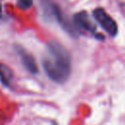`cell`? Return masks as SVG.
<instances>
[{
	"label": "cell",
	"instance_id": "obj_1",
	"mask_svg": "<svg viewBox=\"0 0 125 125\" xmlns=\"http://www.w3.org/2000/svg\"><path fill=\"white\" fill-rule=\"evenodd\" d=\"M42 66L50 80L58 84H63L71 73L70 55L62 44L51 41L47 44L43 54Z\"/></svg>",
	"mask_w": 125,
	"mask_h": 125
},
{
	"label": "cell",
	"instance_id": "obj_2",
	"mask_svg": "<svg viewBox=\"0 0 125 125\" xmlns=\"http://www.w3.org/2000/svg\"><path fill=\"white\" fill-rule=\"evenodd\" d=\"M41 4H42V8H43V13L45 14L46 17L51 18V19H54L67 32H69L70 34L74 35L75 29L66 21V20L63 17L62 12L61 11L60 7L56 3H54V2H52L50 0H42V3Z\"/></svg>",
	"mask_w": 125,
	"mask_h": 125
},
{
	"label": "cell",
	"instance_id": "obj_7",
	"mask_svg": "<svg viewBox=\"0 0 125 125\" xmlns=\"http://www.w3.org/2000/svg\"><path fill=\"white\" fill-rule=\"evenodd\" d=\"M32 3H33V0H18L17 1L18 7L21 8V10H27L32 6Z\"/></svg>",
	"mask_w": 125,
	"mask_h": 125
},
{
	"label": "cell",
	"instance_id": "obj_4",
	"mask_svg": "<svg viewBox=\"0 0 125 125\" xmlns=\"http://www.w3.org/2000/svg\"><path fill=\"white\" fill-rule=\"evenodd\" d=\"M15 50L17 51L18 55L20 56L21 63L24 66V68L31 74H37L39 72V68H38V65H37V62H36L34 57L31 54H29L28 52H26L21 46H15Z\"/></svg>",
	"mask_w": 125,
	"mask_h": 125
},
{
	"label": "cell",
	"instance_id": "obj_6",
	"mask_svg": "<svg viewBox=\"0 0 125 125\" xmlns=\"http://www.w3.org/2000/svg\"><path fill=\"white\" fill-rule=\"evenodd\" d=\"M13 79V71L7 64L0 62V81L1 83L6 86L10 87L11 81Z\"/></svg>",
	"mask_w": 125,
	"mask_h": 125
},
{
	"label": "cell",
	"instance_id": "obj_8",
	"mask_svg": "<svg viewBox=\"0 0 125 125\" xmlns=\"http://www.w3.org/2000/svg\"><path fill=\"white\" fill-rule=\"evenodd\" d=\"M1 15H2V6L0 4V18H1Z\"/></svg>",
	"mask_w": 125,
	"mask_h": 125
},
{
	"label": "cell",
	"instance_id": "obj_3",
	"mask_svg": "<svg viewBox=\"0 0 125 125\" xmlns=\"http://www.w3.org/2000/svg\"><path fill=\"white\" fill-rule=\"evenodd\" d=\"M93 17L96 21L102 26V28L110 36H115L118 32V26L116 21L103 9L97 8L93 11Z\"/></svg>",
	"mask_w": 125,
	"mask_h": 125
},
{
	"label": "cell",
	"instance_id": "obj_5",
	"mask_svg": "<svg viewBox=\"0 0 125 125\" xmlns=\"http://www.w3.org/2000/svg\"><path fill=\"white\" fill-rule=\"evenodd\" d=\"M73 21H74V24L79 29H82V30L91 32L93 34H96V25L92 21V20L90 19L89 15L86 12L81 11V12L76 13L73 17Z\"/></svg>",
	"mask_w": 125,
	"mask_h": 125
}]
</instances>
